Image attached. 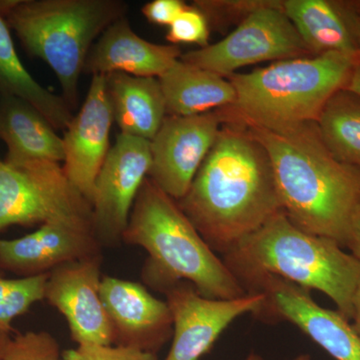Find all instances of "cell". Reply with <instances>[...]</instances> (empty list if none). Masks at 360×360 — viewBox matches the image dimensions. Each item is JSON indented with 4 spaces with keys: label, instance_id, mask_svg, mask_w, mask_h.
<instances>
[{
    "label": "cell",
    "instance_id": "cell-15",
    "mask_svg": "<svg viewBox=\"0 0 360 360\" xmlns=\"http://www.w3.org/2000/svg\"><path fill=\"white\" fill-rule=\"evenodd\" d=\"M101 246L92 227L45 224L20 238L0 239V269L20 277L47 274L61 265L99 257Z\"/></svg>",
    "mask_w": 360,
    "mask_h": 360
},
{
    "label": "cell",
    "instance_id": "cell-5",
    "mask_svg": "<svg viewBox=\"0 0 360 360\" xmlns=\"http://www.w3.org/2000/svg\"><path fill=\"white\" fill-rule=\"evenodd\" d=\"M356 56L341 52L284 59L248 73L227 77L236 101L227 117L267 129L317 122L329 99L345 89Z\"/></svg>",
    "mask_w": 360,
    "mask_h": 360
},
{
    "label": "cell",
    "instance_id": "cell-2",
    "mask_svg": "<svg viewBox=\"0 0 360 360\" xmlns=\"http://www.w3.org/2000/svg\"><path fill=\"white\" fill-rule=\"evenodd\" d=\"M245 125L269 155L284 214L343 248L360 212L359 172L328 150L316 122L283 129Z\"/></svg>",
    "mask_w": 360,
    "mask_h": 360
},
{
    "label": "cell",
    "instance_id": "cell-32",
    "mask_svg": "<svg viewBox=\"0 0 360 360\" xmlns=\"http://www.w3.org/2000/svg\"><path fill=\"white\" fill-rule=\"evenodd\" d=\"M360 97V63L355 65L345 89Z\"/></svg>",
    "mask_w": 360,
    "mask_h": 360
},
{
    "label": "cell",
    "instance_id": "cell-1",
    "mask_svg": "<svg viewBox=\"0 0 360 360\" xmlns=\"http://www.w3.org/2000/svg\"><path fill=\"white\" fill-rule=\"evenodd\" d=\"M176 202L210 248L222 255L283 212L266 151L245 123L231 118Z\"/></svg>",
    "mask_w": 360,
    "mask_h": 360
},
{
    "label": "cell",
    "instance_id": "cell-17",
    "mask_svg": "<svg viewBox=\"0 0 360 360\" xmlns=\"http://www.w3.org/2000/svg\"><path fill=\"white\" fill-rule=\"evenodd\" d=\"M181 54L179 45L153 44L141 39L123 18L111 25L91 47L84 72L160 78Z\"/></svg>",
    "mask_w": 360,
    "mask_h": 360
},
{
    "label": "cell",
    "instance_id": "cell-23",
    "mask_svg": "<svg viewBox=\"0 0 360 360\" xmlns=\"http://www.w3.org/2000/svg\"><path fill=\"white\" fill-rule=\"evenodd\" d=\"M317 127L336 160L360 174V97L341 89L329 99Z\"/></svg>",
    "mask_w": 360,
    "mask_h": 360
},
{
    "label": "cell",
    "instance_id": "cell-8",
    "mask_svg": "<svg viewBox=\"0 0 360 360\" xmlns=\"http://www.w3.org/2000/svg\"><path fill=\"white\" fill-rule=\"evenodd\" d=\"M281 4L267 1L224 39L181 54L180 60L227 78L245 66L314 56Z\"/></svg>",
    "mask_w": 360,
    "mask_h": 360
},
{
    "label": "cell",
    "instance_id": "cell-20",
    "mask_svg": "<svg viewBox=\"0 0 360 360\" xmlns=\"http://www.w3.org/2000/svg\"><path fill=\"white\" fill-rule=\"evenodd\" d=\"M167 115L193 116L231 108L236 91L229 78L175 61L160 78Z\"/></svg>",
    "mask_w": 360,
    "mask_h": 360
},
{
    "label": "cell",
    "instance_id": "cell-22",
    "mask_svg": "<svg viewBox=\"0 0 360 360\" xmlns=\"http://www.w3.org/2000/svg\"><path fill=\"white\" fill-rule=\"evenodd\" d=\"M0 96L22 99L39 110L56 129H66L72 111L63 97L45 89L18 58L11 30L0 13Z\"/></svg>",
    "mask_w": 360,
    "mask_h": 360
},
{
    "label": "cell",
    "instance_id": "cell-29",
    "mask_svg": "<svg viewBox=\"0 0 360 360\" xmlns=\"http://www.w3.org/2000/svg\"><path fill=\"white\" fill-rule=\"evenodd\" d=\"M186 7L181 0H153L142 7L141 11L149 22L169 27Z\"/></svg>",
    "mask_w": 360,
    "mask_h": 360
},
{
    "label": "cell",
    "instance_id": "cell-25",
    "mask_svg": "<svg viewBox=\"0 0 360 360\" xmlns=\"http://www.w3.org/2000/svg\"><path fill=\"white\" fill-rule=\"evenodd\" d=\"M58 340L47 331H27L11 338L0 360H60Z\"/></svg>",
    "mask_w": 360,
    "mask_h": 360
},
{
    "label": "cell",
    "instance_id": "cell-33",
    "mask_svg": "<svg viewBox=\"0 0 360 360\" xmlns=\"http://www.w3.org/2000/svg\"><path fill=\"white\" fill-rule=\"evenodd\" d=\"M354 319V328L360 335V281L357 285L356 291H355L354 298V311H352V319Z\"/></svg>",
    "mask_w": 360,
    "mask_h": 360
},
{
    "label": "cell",
    "instance_id": "cell-14",
    "mask_svg": "<svg viewBox=\"0 0 360 360\" xmlns=\"http://www.w3.org/2000/svg\"><path fill=\"white\" fill-rule=\"evenodd\" d=\"M115 118L106 89L105 75H92L89 92L63 136V172L70 184L92 202L94 184L110 150Z\"/></svg>",
    "mask_w": 360,
    "mask_h": 360
},
{
    "label": "cell",
    "instance_id": "cell-12",
    "mask_svg": "<svg viewBox=\"0 0 360 360\" xmlns=\"http://www.w3.org/2000/svg\"><path fill=\"white\" fill-rule=\"evenodd\" d=\"M245 290L262 293L265 302L258 314H269L297 326L335 360H360V335L340 311L324 309L310 291L279 277L255 279Z\"/></svg>",
    "mask_w": 360,
    "mask_h": 360
},
{
    "label": "cell",
    "instance_id": "cell-28",
    "mask_svg": "<svg viewBox=\"0 0 360 360\" xmlns=\"http://www.w3.org/2000/svg\"><path fill=\"white\" fill-rule=\"evenodd\" d=\"M267 1H207L200 0L194 1L193 6L198 7L207 18L210 28L212 25H224L231 20H245L252 11L264 6Z\"/></svg>",
    "mask_w": 360,
    "mask_h": 360
},
{
    "label": "cell",
    "instance_id": "cell-34",
    "mask_svg": "<svg viewBox=\"0 0 360 360\" xmlns=\"http://www.w3.org/2000/svg\"><path fill=\"white\" fill-rule=\"evenodd\" d=\"M1 270V269H0ZM13 278H6L4 276V274L0 271V303L4 300L7 292L11 290L13 286Z\"/></svg>",
    "mask_w": 360,
    "mask_h": 360
},
{
    "label": "cell",
    "instance_id": "cell-3",
    "mask_svg": "<svg viewBox=\"0 0 360 360\" xmlns=\"http://www.w3.org/2000/svg\"><path fill=\"white\" fill-rule=\"evenodd\" d=\"M224 255L245 288L262 276L279 277L304 290L321 291L345 319H352L360 262L333 239L298 229L283 212Z\"/></svg>",
    "mask_w": 360,
    "mask_h": 360
},
{
    "label": "cell",
    "instance_id": "cell-26",
    "mask_svg": "<svg viewBox=\"0 0 360 360\" xmlns=\"http://www.w3.org/2000/svg\"><path fill=\"white\" fill-rule=\"evenodd\" d=\"M210 30L205 14L198 7L187 6L168 28L167 39L174 45L198 44L203 49L210 45Z\"/></svg>",
    "mask_w": 360,
    "mask_h": 360
},
{
    "label": "cell",
    "instance_id": "cell-11",
    "mask_svg": "<svg viewBox=\"0 0 360 360\" xmlns=\"http://www.w3.org/2000/svg\"><path fill=\"white\" fill-rule=\"evenodd\" d=\"M172 317V343L165 360H200L220 335L246 314H258L265 302L262 293H248L233 300L203 296L186 281L162 290Z\"/></svg>",
    "mask_w": 360,
    "mask_h": 360
},
{
    "label": "cell",
    "instance_id": "cell-6",
    "mask_svg": "<svg viewBox=\"0 0 360 360\" xmlns=\"http://www.w3.org/2000/svg\"><path fill=\"white\" fill-rule=\"evenodd\" d=\"M120 0H1L0 13L30 56L58 77L63 98L75 108L78 82L96 39L125 18Z\"/></svg>",
    "mask_w": 360,
    "mask_h": 360
},
{
    "label": "cell",
    "instance_id": "cell-30",
    "mask_svg": "<svg viewBox=\"0 0 360 360\" xmlns=\"http://www.w3.org/2000/svg\"><path fill=\"white\" fill-rule=\"evenodd\" d=\"M345 246L360 262V212L355 217Z\"/></svg>",
    "mask_w": 360,
    "mask_h": 360
},
{
    "label": "cell",
    "instance_id": "cell-16",
    "mask_svg": "<svg viewBox=\"0 0 360 360\" xmlns=\"http://www.w3.org/2000/svg\"><path fill=\"white\" fill-rule=\"evenodd\" d=\"M101 296L117 345L156 354L172 335V317L167 303L141 283L103 276Z\"/></svg>",
    "mask_w": 360,
    "mask_h": 360
},
{
    "label": "cell",
    "instance_id": "cell-10",
    "mask_svg": "<svg viewBox=\"0 0 360 360\" xmlns=\"http://www.w3.org/2000/svg\"><path fill=\"white\" fill-rule=\"evenodd\" d=\"M150 165V141L122 134L116 136L97 175L92 196V226L101 245L122 240Z\"/></svg>",
    "mask_w": 360,
    "mask_h": 360
},
{
    "label": "cell",
    "instance_id": "cell-13",
    "mask_svg": "<svg viewBox=\"0 0 360 360\" xmlns=\"http://www.w3.org/2000/svg\"><path fill=\"white\" fill-rule=\"evenodd\" d=\"M101 255L61 265L49 272L44 300L58 310L79 345H111L115 333L101 296Z\"/></svg>",
    "mask_w": 360,
    "mask_h": 360
},
{
    "label": "cell",
    "instance_id": "cell-9",
    "mask_svg": "<svg viewBox=\"0 0 360 360\" xmlns=\"http://www.w3.org/2000/svg\"><path fill=\"white\" fill-rule=\"evenodd\" d=\"M226 120L225 108L200 115H167L150 141L148 179L174 200H181Z\"/></svg>",
    "mask_w": 360,
    "mask_h": 360
},
{
    "label": "cell",
    "instance_id": "cell-18",
    "mask_svg": "<svg viewBox=\"0 0 360 360\" xmlns=\"http://www.w3.org/2000/svg\"><path fill=\"white\" fill-rule=\"evenodd\" d=\"M39 110L22 99L0 96V139L7 146L4 161L63 162L61 137Z\"/></svg>",
    "mask_w": 360,
    "mask_h": 360
},
{
    "label": "cell",
    "instance_id": "cell-7",
    "mask_svg": "<svg viewBox=\"0 0 360 360\" xmlns=\"http://www.w3.org/2000/svg\"><path fill=\"white\" fill-rule=\"evenodd\" d=\"M68 222L92 226V205L51 161L0 160V232L13 225Z\"/></svg>",
    "mask_w": 360,
    "mask_h": 360
},
{
    "label": "cell",
    "instance_id": "cell-36",
    "mask_svg": "<svg viewBox=\"0 0 360 360\" xmlns=\"http://www.w3.org/2000/svg\"><path fill=\"white\" fill-rule=\"evenodd\" d=\"M245 360H264L262 357H260L259 355L255 354H251L246 357ZM290 360H311L310 359L309 355H300V356L295 357V359Z\"/></svg>",
    "mask_w": 360,
    "mask_h": 360
},
{
    "label": "cell",
    "instance_id": "cell-37",
    "mask_svg": "<svg viewBox=\"0 0 360 360\" xmlns=\"http://www.w3.org/2000/svg\"><path fill=\"white\" fill-rule=\"evenodd\" d=\"M352 11H354L355 13L359 14L360 15V2H354V4H348Z\"/></svg>",
    "mask_w": 360,
    "mask_h": 360
},
{
    "label": "cell",
    "instance_id": "cell-21",
    "mask_svg": "<svg viewBox=\"0 0 360 360\" xmlns=\"http://www.w3.org/2000/svg\"><path fill=\"white\" fill-rule=\"evenodd\" d=\"M281 7L312 56L341 52L359 58L343 4L328 0H285Z\"/></svg>",
    "mask_w": 360,
    "mask_h": 360
},
{
    "label": "cell",
    "instance_id": "cell-24",
    "mask_svg": "<svg viewBox=\"0 0 360 360\" xmlns=\"http://www.w3.org/2000/svg\"><path fill=\"white\" fill-rule=\"evenodd\" d=\"M47 277L49 274L13 278V286L0 303V330L11 333L14 319L44 300Z\"/></svg>",
    "mask_w": 360,
    "mask_h": 360
},
{
    "label": "cell",
    "instance_id": "cell-27",
    "mask_svg": "<svg viewBox=\"0 0 360 360\" xmlns=\"http://www.w3.org/2000/svg\"><path fill=\"white\" fill-rule=\"evenodd\" d=\"M60 360H158L155 352L124 345H79L63 352Z\"/></svg>",
    "mask_w": 360,
    "mask_h": 360
},
{
    "label": "cell",
    "instance_id": "cell-35",
    "mask_svg": "<svg viewBox=\"0 0 360 360\" xmlns=\"http://www.w3.org/2000/svg\"><path fill=\"white\" fill-rule=\"evenodd\" d=\"M11 333L0 330V359H1L2 355H4V352H6L7 345H8L9 341H11Z\"/></svg>",
    "mask_w": 360,
    "mask_h": 360
},
{
    "label": "cell",
    "instance_id": "cell-31",
    "mask_svg": "<svg viewBox=\"0 0 360 360\" xmlns=\"http://www.w3.org/2000/svg\"><path fill=\"white\" fill-rule=\"evenodd\" d=\"M347 11L348 20L352 25V32H354L355 41H356L357 56L360 63V15L355 13L354 11L347 6V4H343Z\"/></svg>",
    "mask_w": 360,
    "mask_h": 360
},
{
    "label": "cell",
    "instance_id": "cell-4",
    "mask_svg": "<svg viewBox=\"0 0 360 360\" xmlns=\"http://www.w3.org/2000/svg\"><path fill=\"white\" fill-rule=\"evenodd\" d=\"M122 241L148 253L143 278L156 290L186 281L213 300H233L248 293L176 200L148 177L137 194Z\"/></svg>",
    "mask_w": 360,
    "mask_h": 360
},
{
    "label": "cell",
    "instance_id": "cell-19",
    "mask_svg": "<svg viewBox=\"0 0 360 360\" xmlns=\"http://www.w3.org/2000/svg\"><path fill=\"white\" fill-rule=\"evenodd\" d=\"M105 79L120 134L150 141L167 115L158 78L117 72L106 75Z\"/></svg>",
    "mask_w": 360,
    "mask_h": 360
}]
</instances>
